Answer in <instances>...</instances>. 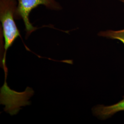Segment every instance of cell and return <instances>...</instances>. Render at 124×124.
I'll return each mask as SVG.
<instances>
[{
	"label": "cell",
	"mask_w": 124,
	"mask_h": 124,
	"mask_svg": "<svg viewBox=\"0 0 124 124\" xmlns=\"http://www.w3.org/2000/svg\"><path fill=\"white\" fill-rule=\"evenodd\" d=\"M16 0H0V19L2 24L3 35L4 38V54L2 64L4 69L6 56L8 49L13 44L14 41L20 36V32L14 21L17 9Z\"/></svg>",
	"instance_id": "cell-1"
},
{
	"label": "cell",
	"mask_w": 124,
	"mask_h": 124,
	"mask_svg": "<svg viewBox=\"0 0 124 124\" xmlns=\"http://www.w3.org/2000/svg\"><path fill=\"white\" fill-rule=\"evenodd\" d=\"M40 5H43L50 9L57 10L60 7L55 0H18V5L15 13V18L22 19L24 23L27 34L30 35L36 28L29 20L31 11Z\"/></svg>",
	"instance_id": "cell-2"
},
{
	"label": "cell",
	"mask_w": 124,
	"mask_h": 124,
	"mask_svg": "<svg viewBox=\"0 0 124 124\" xmlns=\"http://www.w3.org/2000/svg\"><path fill=\"white\" fill-rule=\"evenodd\" d=\"M120 102L109 106L97 105L93 108V114L99 119L102 120L110 118L116 113L124 111V96Z\"/></svg>",
	"instance_id": "cell-3"
},
{
	"label": "cell",
	"mask_w": 124,
	"mask_h": 124,
	"mask_svg": "<svg viewBox=\"0 0 124 124\" xmlns=\"http://www.w3.org/2000/svg\"><path fill=\"white\" fill-rule=\"evenodd\" d=\"M124 3V0H120ZM98 35L107 38L119 40L124 45V29L119 31L108 30L100 32Z\"/></svg>",
	"instance_id": "cell-4"
}]
</instances>
